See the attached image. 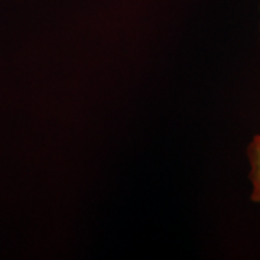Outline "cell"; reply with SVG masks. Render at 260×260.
I'll return each mask as SVG.
<instances>
[{"instance_id": "obj_1", "label": "cell", "mask_w": 260, "mask_h": 260, "mask_svg": "<svg viewBox=\"0 0 260 260\" xmlns=\"http://www.w3.org/2000/svg\"><path fill=\"white\" fill-rule=\"evenodd\" d=\"M247 158L250 164L251 200L260 204V135L251 139L247 148Z\"/></svg>"}, {"instance_id": "obj_2", "label": "cell", "mask_w": 260, "mask_h": 260, "mask_svg": "<svg viewBox=\"0 0 260 260\" xmlns=\"http://www.w3.org/2000/svg\"><path fill=\"white\" fill-rule=\"evenodd\" d=\"M259 32H260V23H259Z\"/></svg>"}]
</instances>
